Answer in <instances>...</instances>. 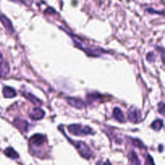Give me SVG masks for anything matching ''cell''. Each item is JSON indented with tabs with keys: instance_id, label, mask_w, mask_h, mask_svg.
<instances>
[{
	"instance_id": "4",
	"label": "cell",
	"mask_w": 165,
	"mask_h": 165,
	"mask_svg": "<svg viewBox=\"0 0 165 165\" xmlns=\"http://www.w3.org/2000/svg\"><path fill=\"white\" fill-rule=\"evenodd\" d=\"M128 118L130 122H138L141 120L140 111L136 108H130L128 111Z\"/></svg>"
},
{
	"instance_id": "8",
	"label": "cell",
	"mask_w": 165,
	"mask_h": 165,
	"mask_svg": "<svg viewBox=\"0 0 165 165\" xmlns=\"http://www.w3.org/2000/svg\"><path fill=\"white\" fill-rule=\"evenodd\" d=\"M13 124L16 126L17 128H19L22 131H27V122L25 120H22L19 118H17L13 122Z\"/></svg>"
},
{
	"instance_id": "18",
	"label": "cell",
	"mask_w": 165,
	"mask_h": 165,
	"mask_svg": "<svg viewBox=\"0 0 165 165\" xmlns=\"http://www.w3.org/2000/svg\"><path fill=\"white\" fill-rule=\"evenodd\" d=\"M145 165H155L154 161H153V159L149 155H147V160H146V162H145Z\"/></svg>"
},
{
	"instance_id": "16",
	"label": "cell",
	"mask_w": 165,
	"mask_h": 165,
	"mask_svg": "<svg viewBox=\"0 0 165 165\" xmlns=\"http://www.w3.org/2000/svg\"><path fill=\"white\" fill-rule=\"evenodd\" d=\"M131 142H132V143L134 145H135V147H140V148H144V145H143V143L141 142V141H139V139H131Z\"/></svg>"
},
{
	"instance_id": "3",
	"label": "cell",
	"mask_w": 165,
	"mask_h": 165,
	"mask_svg": "<svg viewBox=\"0 0 165 165\" xmlns=\"http://www.w3.org/2000/svg\"><path fill=\"white\" fill-rule=\"evenodd\" d=\"M45 141H46V138L44 135L36 134V135H33L30 139V144L32 147H40L44 143Z\"/></svg>"
},
{
	"instance_id": "9",
	"label": "cell",
	"mask_w": 165,
	"mask_h": 165,
	"mask_svg": "<svg viewBox=\"0 0 165 165\" xmlns=\"http://www.w3.org/2000/svg\"><path fill=\"white\" fill-rule=\"evenodd\" d=\"M2 94L3 96L6 98H15L16 96V92L14 89L12 88L8 87V86H5L2 90Z\"/></svg>"
},
{
	"instance_id": "20",
	"label": "cell",
	"mask_w": 165,
	"mask_h": 165,
	"mask_svg": "<svg viewBox=\"0 0 165 165\" xmlns=\"http://www.w3.org/2000/svg\"><path fill=\"white\" fill-rule=\"evenodd\" d=\"M3 62V58H2V55L1 54V53H0V65H1V64Z\"/></svg>"
},
{
	"instance_id": "7",
	"label": "cell",
	"mask_w": 165,
	"mask_h": 165,
	"mask_svg": "<svg viewBox=\"0 0 165 165\" xmlns=\"http://www.w3.org/2000/svg\"><path fill=\"white\" fill-rule=\"evenodd\" d=\"M0 21L2 22V23L3 24L4 27L6 28V30L8 32L12 33L13 32H14V29H13L11 22L5 15H0Z\"/></svg>"
},
{
	"instance_id": "23",
	"label": "cell",
	"mask_w": 165,
	"mask_h": 165,
	"mask_svg": "<svg viewBox=\"0 0 165 165\" xmlns=\"http://www.w3.org/2000/svg\"><path fill=\"white\" fill-rule=\"evenodd\" d=\"M11 1H14V2H16L17 0H11Z\"/></svg>"
},
{
	"instance_id": "12",
	"label": "cell",
	"mask_w": 165,
	"mask_h": 165,
	"mask_svg": "<svg viewBox=\"0 0 165 165\" xmlns=\"http://www.w3.org/2000/svg\"><path fill=\"white\" fill-rule=\"evenodd\" d=\"M9 65L8 63L6 62H2L0 65V77L1 78H3V77H6V75L9 73Z\"/></svg>"
},
{
	"instance_id": "11",
	"label": "cell",
	"mask_w": 165,
	"mask_h": 165,
	"mask_svg": "<svg viewBox=\"0 0 165 165\" xmlns=\"http://www.w3.org/2000/svg\"><path fill=\"white\" fill-rule=\"evenodd\" d=\"M4 153L6 156H8L9 158H11V159H18L19 158L18 153L15 151L12 147H7V148H6V150L4 151Z\"/></svg>"
},
{
	"instance_id": "10",
	"label": "cell",
	"mask_w": 165,
	"mask_h": 165,
	"mask_svg": "<svg viewBox=\"0 0 165 165\" xmlns=\"http://www.w3.org/2000/svg\"><path fill=\"white\" fill-rule=\"evenodd\" d=\"M113 117L116 120H118V122H123L125 119L124 114L122 112V110L119 108H118V107L114 108V110H113Z\"/></svg>"
},
{
	"instance_id": "19",
	"label": "cell",
	"mask_w": 165,
	"mask_h": 165,
	"mask_svg": "<svg viewBox=\"0 0 165 165\" xmlns=\"http://www.w3.org/2000/svg\"><path fill=\"white\" fill-rule=\"evenodd\" d=\"M147 61H149L150 62L155 61V55H154V53H148L147 56Z\"/></svg>"
},
{
	"instance_id": "14",
	"label": "cell",
	"mask_w": 165,
	"mask_h": 165,
	"mask_svg": "<svg viewBox=\"0 0 165 165\" xmlns=\"http://www.w3.org/2000/svg\"><path fill=\"white\" fill-rule=\"evenodd\" d=\"M24 97L27 98V99H28L30 102H32V103L36 105H41L42 104V102H41L40 100H39L38 98H36L35 96H33L32 94H24Z\"/></svg>"
},
{
	"instance_id": "22",
	"label": "cell",
	"mask_w": 165,
	"mask_h": 165,
	"mask_svg": "<svg viewBox=\"0 0 165 165\" xmlns=\"http://www.w3.org/2000/svg\"><path fill=\"white\" fill-rule=\"evenodd\" d=\"M21 2H24V3H27V0H20Z\"/></svg>"
},
{
	"instance_id": "15",
	"label": "cell",
	"mask_w": 165,
	"mask_h": 165,
	"mask_svg": "<svg viewBox=\"0 0 165 165\" xmlns=\"http://www.w3.org/2000/svg\"><path fill=\"white\" fill-rule=\"evenodd\" d=\"M163 126V122L161 119H157L155 122H152L151 124V128H153L155 130H159Z\"/></svg>"
},
{
	"instance_id": "21",
	"label": "cell",
	"mask_w": 165,
	"mask_h": 165,
	"mask_svg": "<svg viewBox=\"0 0 165 165\" xmlns=\"http://www.w3.org/2000/svg\"><path fill=\"white\" fill-rule=\"evenodd\" d=\"M103 165H112V164H111L109 161H107V162H106L105 163H103Z\"/></svg>"
},
{
	"instance_id": "6",
	"label": "cell",
	"mask_w": 165,
	"mask_h": 165,
	"mask_svg": "<svg viewBox=\"0 0 165 165\" xmlns=\"http://www.w3.org/2000/svg\"><path fill=\"white\" fill-rule=\"evenodd\" d=\"M44 116V111L40 108L33 109L29 114V117L32 120H40L42 119Z\"/></svg>"
},
{
	"instance_id": "13",
	"label": "cell",
	"mask_w": 165,
	"mask_h": 165,
	"mask_svg": "<svg viewBox=\"0 0 165 165\" xmlns=\"http://www.w3.org/2000/svg\"><path fill=\"white\" fill-rule=\"evenodd\" d=\"M130 165H140V160L138 158V155L135 151H131L130 155Z\"/></svg>"
},
{
	"instance_id": "5",
	"label": "cell",
	"mask_w": 165,
	"mask_h": 165,
	"mask_svg": "<svg viewBox=\"0 0 165 165\" xmlns=\"http://www.w3.org/2000/svg\"><path fill=\"white\" fill-rule=\"evenodd\" d=\"M68 103L71 106H74L77 109H82L86 106L85 102L82 100L79 99V98H67Z\"/></svg>"
},
{
	"instance_id": "1",
	"label": "cell",
	"mask_w": 165,
	"mask_h": 165,
	"mask_svg": "<svg viewBox=\"0 0 165 165\" xmlns=\"http://www.w3.org/2000/svg\"><path fill=\"white\" fill-rule=\"evenodd\" d=\"M68 130L71 134L75 135H93L94 130L89 126H82L79 124H73L69 126Z\"/></svg>"
},
{
	"instance_id": "2",
	"label": "cell",
	"mask_w": 165,
	"mask_h": 165,
	"mask_svg": "<svg viewBox=\"0 0 165 165\" xmlns=\"http://www.w3.org/2000/svg\"><path fill=\"white\" fill-rule=\"evenodd\" d=\"M74 143V145L76 147L77 150L78 151V152L81 154L82 156H83L84 158L86 159H90V157L92 156V151L90 150V148L88 147V145H86V143H83V142H81V141H78V142H72Z\"/></svg>"
},
{
	"instance_id": "17",
	"label": "cell",
	"mask_w": 165,
	"mask_h": 165,
	"mask_svg": "<svg viewBox=\"0 0 165 165\" xmlns=\"http://www.w3.org/2000/svg\"><path fill=\"white\" fill-rule=\"evenodd\" d=\"M164 110H165V105L163 102H160L159 105V112L162 115H164Z\"/></svg>"
}]
</instances>
